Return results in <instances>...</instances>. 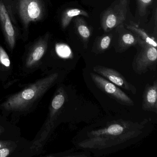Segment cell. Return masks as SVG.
Wrapping results in <instances>:
<instances>
[{
  "instance_id": "obj_1",
  "label": "cell",
  "mask_w": 157,
  "mask_h": 157,
  "mask_svg": "<svg viewBox=\"0 0 157 157\" xmlns=\"http://www.w3.org/2000/svg\"><path fill=\"white\" fill-rule=\"evenodd\" d=\"M147 122V119L140 122L123 119L112 121L104 127L88 132L87 137L78 143V147L101 150L119 146L140 136Z\"/></svg>"
},
{
  "instance_id": "obj_2",
  "label": "cell",
  "mask_w": 157,
  "mask_h": 157,
  "mask_svg": "<svg viewBox=\"0 0 157 157\" xmlns=\"http://www.w3.org/2000/svg\"><path fill=\"white\" fill-rule=\"evenodd\" d=\"M59 78V74L56 72L36 81L22 90L10 96L0 105V108L12 113L28 111L56 84Z\"/></svg>"
},
{
  "instance_id": "obj_3",
  "label": "cell",
  "mask_w": 157,
  "mask_h": 157,
  "mask_svg": "<svg viewBox=\"0 0 157 157\" xmlns=\"http://www.w3.org/2000/svg\"><path fill=\"white\" fill-rule=\"evenodd\" d=\"M66 99L65 91L62 87H60L52 99L48 116L44 124L30 147V151L33 153H36L43 149L52 133L55 122L65 104Z\"/></svg>"
},
{
  "instance_id": "obj_4",
  "label": "cell",
  "mask_w": 157,
  "mask_h": 157,
  "mask_svg": "<svg viewBox=\"0 0 157 157\" xmlns=\"http://www.w3.org/2000/svg\"><path fill=\"white\" fill-rule=\"evenodd\" d=\"M129 0H117L102 14L101 23L103 30L108 32L119 26L125 21Z\"/></svg>"
},
{
  "instance_id": "obj_5",
  "label": "cell",
  "mask_w": 157,
  "mask_h": 157,
  "mask_svg": "<svg viewBox=\"0 0 157 157\" xmlns=\"http://www.w3.org/2000/svg\"><path fill=\"white\" fill-rule=\"evenodd\" d=\"M138 44L141 49L134 59L132 67L136 73L141 75L146 73L150 67L156 63L157 50L156 48L147 44L140 37Z\"/></svg>"
},
{
  "instance_id": "obj_6",
  "label": "cell",
  "mask_w": 157,
  "mask_h": 157,
  "mask_svg": "<svg viewBox=\"0 0 157 157\" xmlns=\"http://www.w3.org/2000/svg\"><path fill=\"white\" fill-rule=\"evenodd\" d=\"M90 75L96 87L112 99L123 105L129 106L134 105L133 100L118 86L96 73L91 72Z\"/></svg>"
},
{
  "instance_id": "obj_7",
  "label": "cell",
  "mask_w": 157,
  "mask_h": 157,
  "mask_svg": "<svg viewBox=\"0 0 157 157\" xmlns=\"http://www.w3.org/2000/svg\"><path fill=\"white\" fill-rule=\"evenodd\" d=\"M19 13L25 26L31 22L41 20L43 8L40 0H20Z\"/></svg>"
},
{
  "instance_id": "obj_8",
  "label": "cell",
  "mask_w": 157,
  "mask_h": 157,
  "mask_svg": "<svg viewBox=\"0 0 157 157\" xmlns=\"http://www.w3.org/2000/svg\"><path fill=\"white\" fill-rule=\"evenodd\" d=\"M95 73L103 77L118 87L128 91L133 94H136L137 90L134 85L128 82L123 75L114 69L101 66H96L93 67Z\"/></svg>"
},
{
  "instance_id": "obj_9",
  "label": "cell",
  "mask_w": 157,
  "mask_h": 157,
  "mask_svg": "<svg viewBox=\"0 0 157 157\" xmlns=\"http://www.w3.org/2000/svg\"><path fill=\"white\" fill-rule=\"evenodd\" d=\"M0 20L4 29L7 42L11 49H13L15 44V32L12 24L10 15L6 7L0 2Z\"/></svg>"
},
{
  "instance_id": "obj_10",
  "label": "cell",
  "mask_w": 157,
  "mask_h": 157,
  "mask_svg": "<svg viewBox=\"0 0 157 157\" xmlns=\"http://www.w3.org/2000/svg\"><path fill=\"white\" fill-rule=\"evenodd\" d=\"M142 108L145 111L157 113V82L146 86L142 100Z\"/></svg>"
},
{
  "instance_id": "obj_11",
  "label": "cell",
  "mask_w": 157,
  "mask_h": 157,
  "mask_svg": "<svg viewBox=\"0 0 157 157\" xmlns=\"http://www.w3.org/2000/svg\"><path fill=\"white\" fill-rule=\"evenodd\" d=\"M47 43L40 42L34 47L26 59L25 66L27 68L33 67L40 61L45 53Z\"/></svg>"
},
{
  "instance_id": "obj_12",
  "label": "cell",
  "mask_w": 157,
  "mask_h": 157,
  "mask_svg": "<svg viewBox=\"0 0 157 157\" xmlns=\"http://www.w3.org/2000/svg\"><path fill=\"white\" fill-rule=\"evenodd\" d=\"M83 16L89 17L88 13L85 11L77 8H69L63 12L61 18V22L62 28H67L74 17L76 16Z\"/></svg>"
},
{
  "instance_id": "obj_13",
  "label": "cell",
  "mask_w": 157,
  "mask_h": 157,
  "mask_svg": "<svg viewBox=\"0 0 157 157\" xmlns=\"http://www.w3.org/2000/svg\"><path fill=\"white\" fill-rule=\"evenodd\" d=\"M139 36L136 37L129 32H124L120 34L118 41L119 48L122 51H124L132 46L138 44Z\"/></svg>"
},
{
  "instance_id": "obj_14",
  "label": "cell",
  "mask_w": 157,
  "mask_h": 157,
  "mask_svg": "<svg viewBox=\"0 0 157 157\" xmlns=\"http://www.w3.org/2000/svg\"><path fill=\"white\" fill-rule=\"evenodd\" d=\"M75 26L77 33L84 42L89 41L91 36L90 30L82 18L78 17L75 19Z\"/></svg>"
},
{
  "instance_id": "obj_15",
  "label": "cell",
  "mask_w": 157,
  "mask_h": 157,
  "mask_svg": "<svg viewBox=\"0 0 157 157\" xmlns=\"http://www.w3.org/2000/svg\"><path fill=\"white\" fill-rule=\"evenodd\" d=\"M127 28L128 30L136 34L141 40H143L147 44L152 46L154 47H157V44L154 39L149 36L148 35L143 29L139 28L136 25L131 24L127 25Z\"/></svg>"
},
{
  "instance_id": "obj_16",
  "label": "cell",
  "mask_w": 157,
  "mask_h": 157,
  "mask_svg": "<svg viewBox=\"0 0 157 157\" xmlns=\"http://www.w3.org/2000/svg\"><path fill=\"white\" fill-rule=\"evenodd\" d=\"M112 35H107L101 37L96 44V50L98 53H102L109 48L111 41Z\"/></svg>"
},
{
  "instance_id": "obj_17",
  "label": "cell",
  "mask_w": 157,
  "mask_h": 157,
  "mask_svg": "<svg viewBox=\"0 0 157 157\" xmlns=\"http://www.w3.org/2000/svg\"><path fill=\"white\" fill-rule=\"evenodd\" d=\"M57 54L63 58H69L72 56V52L69 46L64 44H57L56 45Z\"/></svg>"
},
{
  "instance_id": "obj_18",
  "label": "cell",
  "mask_w": 157,
  "mask_h": 157,
  "mask_svg": "<svg viewBox=\"0 0 157 157\" xmlns=\"http://www.w3.org/2000/svg\"><path fill=\"white\" fill-rule=\"evenodd\" d=\"M152 0H137L138 13L140 16L146 14L147 9L152 3Z\"/></svg>"
},
{
  "instance_id": "obj_19",
  "label": "cell",
  "mask_w": 157,
  "mask_h": 157,
  "mask_svg": "<svg viewBox=\"0 0 157 157\" xmlns=\"http://www.w3.org/2000/svg\"><path fill=\"white\" fill-rule=\"evenodd\" d=\"M0 63L6 67H10L11 66L10 57L1 46H0Z\"/></svg>"
},
{
  "instance_id": "obj_20",
  "label": "cell",
  "mask_w": 157,
  "mask_h": 157,
  "mask_svg": "<svg viewBox=\"0 0 157 157\" xmlns=\"http://www.w3.org/2000/svg\"><path fill=\"white\" fill-rule=\"evenodd\" d=\"M17 146L16 145H13L10 147L0 148V157H7L10 156L12 153L14 152L16 149Z\"/></svg>"
},
{
  "instance_id": "obj_21",
  "label": "cell",
  "mask_w": 157,
  "mask_h": 157,
  "mask_svg": "<svg viewBox=\"0 0 157 157\" xmlns=\"http://www.w3.org/2000/svg\"><path fill=\"white\" fill-rule=\"evenodd\" d=\"M16 145L14 141L10 140H0V148Z\"/></svg>"
},
{
  "instance_id": "obj_22",
  "label": "cell",
  "mask_w": 157,
  "mask_h": 157,
  "mask_svg": "<svg viewBox=\"0 0 157 157\" xmlns=\"http://www.w3.org/2000/svg\"><path fill=\"white\" fill-rule=\"evenodd\" d=\"M5 131V128L2 126L0 125V135L3 134Z\"/></svg>"
}]
</instances>
